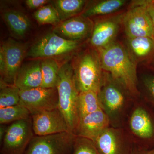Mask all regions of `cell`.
<instances>
[{
    "instance_id": "obj_1",
    "label": "cell",
    "mask_w": 154,
    "mask_h": 154,
    "mask_svg": "<svg viewBox=\"0 0 154 154\" xmlns=\"http://www.w3.org/2000/svg\"><path fill=\"white\" fill-rule=\"evenodd\" d=\"M98 50L102 69L124 86L135 99L140 98L136 63L127 50L113 42Z\"/></svg>"
},
{
    "instance_id": "obj_2",
    "label": "cell",
    "mask_w": 154,
    "mask_h": 154,
    "mask_svg": "<svg viewBox=\"0 0 154 154\" xmlns=\"http://www.w3.org/2000/svg\"><path fill=\"white\" fill-rule=\"evenodd\" d=\"M99 97L102 110L108 116L110 126L123 128L136 99L108 73L103 75Z\"/></svg>"
},
{
    "instance_id": "obj_3",
    "label": "cell",
    "mask_w": 154,
    "mask_h": 154,
    "mask_svg": "<svg viewBox=\"0 0 154 154\" xmlns=\"http://www.w3.org/2000/svg\"><path fill=\"white\" fill-rule=\"evenodd\" d=\"M123 128L133 144L139 148L151 149L154 143V119L143 99L135 100Z\"/></svg>"
},
{
    "instance_id": "obj_4",
    "label": "cell",
    "mask_w": 154,
    "mask_h": 154,
    "mask_svg": "<svg viewBox=\"0 0 154 154\" xmlns=\"http://www.w3.org/2000/svg\"><path fill=\"white\" fill-rule=\"evenodd\" d=\"M56 88L59 109L64 116L70 131L75 135L79 120L77 103L79 93L75 83L72 67L68 63L60 67Z\"/></svg>"
},
{
    "instance_id": "obj_5",
    "label": "cell",
    "mask_w": 154,
    "mask_h": 154,
    "mask_svg": "<svg viewBox=\"0 0 154 154\" xmlns=\"http://www.w3.org/2000/svg\"><path fill=\"white\" fill-rule=\"evenodd\" d=\"M72 68L79 93L94 91L99 94L102 87L103 75L99 54L90 51L84 53L78 58Z\"/></svg>"
},
{
    "instance_id": "obj_6",
    "label": "cell",
    "mask_w": 154,
    "mask_h": 154,
    "mask_svg": "<svg viewBox=\"0 0 154 154\" xmlns=\"http://www.w3.org/2000/svg\"><path fill=\"white\" fill-rule=\"evenodd\" d=\"M79 45L78 40L66 39L53 32L42 36L33 44L28 51L26 57L37 60L54 59L71 53Z\"/></svg>"
},
{
    "instance_id": "obj_7",
    "label": "cell",
    "mask_w": 154,
    "mask_h": 154,
    "mask_svg": "<svg viewBox=\"0 0 154 154\" xmlns=\"http://www.w3.org/2000/svg\"><path fill=\"white\" fill-rule=\"evenodd\" d=\"M76 137L70 132L35 135L24 154H72Z\"/></svg>"
},
{
    "instance_id": "obj_8",
    "label": "cell",
    "mask_w": 154,
    "mask_h": 154,
    "mask_svg": "<svg viewBox=\"0 0 154 154\" xmlns=\"http://www.w3.org/2000/svg\"><path fill=\"white\" fill-rule=\"evenodd\" d=\"M34 134L31 115L11 123L1 143V154H24Z\"/></svg>"
},
{
    "instance_id": "obj_9",
    "label": "cell",
    "mask_w": 154,
    "mask_h": 154,
    "mask_svg": "<svg viewBox=\"0 0 154 154\" xmlns=\"http://www.w3.org/2000/svg\"><path fill=\"white\" fill-rule=\"evenodd\" d=\"M19 104L26 107L31 115L58 108V96L55 88L39 87L19 92Z\"/></svg>"
},
{
    "instance_id": "obj_10",
    "label": "cell",
    "mask_w": 154,
    "mask_h": 154,
    "mask_svg": "<svg viewBox=\"0 0 154 154\" xmlns=\"http://www.w3.org/2000/svg\"><path fill=\"white\" fill-rule=\"evenodd\" d=\"M93 141L102 154H131L134 147L123 128L110 126Z\"/></svg>"
},
{
    "instance_id": "obj_11",
    "label": "cell",
    "mask_w": 154,
    "mask_h": 154,
    "mask_svg": "<svg viewBox=\"0 0 154 154\" xmlns=\"http://www.w3.org/2000/svg\"><path fill=\"white\" fill-rule=\"evenodd\" d=\"M123 23L128 38L147 37L154 40L152 23L143 1L128 10Z\"/></svg>"
},
{
    "instance_id": "obj_12",
    "label": "cell",
    "mask_w": 154,
    "mask_h": 154,
    "mask_svg": "<svg viewBox=\"0 0 154 154\" xmlns=\"http://www.w3.org/2000/svg\"><path fill=\"white\" fill-rule=\"evenodd\" d=\"M28 43L19 42L11 38L6 40L0 48L5 59L6 71L1 78V83L14 85L15 79L22 61L26 57L28 49Z\"/></svg>"
},
{
    "instance_id": "obj_13",
    "label": "cell",
    "mask_w": 154,
    "mask_h": 154,
    "mask_svg": "<svg viewBox=\"0 0 154 154\" xmlns=\"http://www.w3.org/2000/svg\"><path fill=\"white\" fill-rule=\"evenodd\" d=\"M31 115L33 131L35 136L70 132L65 118L58 108Z\"/></svg>"
},
{
    "instance_id": "obj_14",
    "label": "cell",
    "mask_w": 154,
    "mask_h": 154,
    "mask_svg": "<svg viewBox=\"0 0 154 154\" xmlns=\"http://www.w3.org/2000/svg\"><path fill=\"white\" fill-rule=\"evenodd\" d=\"M110 126L108 116L100 109L79 119L75 135L94 141Z\"/></svg>"
},
{
    "instance_id": "obj_15",
    "label": "cell",
    "mask_w": 154,
    "mask_h": 154,
    "mask_svg": "<svg viewBox=\"0 0 154 154\" xmlns=\"http://www.w3.org/2000/svg\"><path fill=\"white\" fill-rule=\"evenodd\" d=\"M41 60L30 62L22 66L15 79L14 85L20 91L42 87Z\"/></svg>"
},
{
    "instance_id": "obj_16",
    "label": "cell",
    "mask_w": 154,
    "mask_h": 154,
    "mask_svg": "<svg viewBox=\"0 0 154 154\" xmlns=\"http://www.w3.org/2000/svg\"><path fill=\"white\" fill-rule=\"evenodd\" d=\"M85 17H72L57 24L54 33L63 38L72 40L84 38L88 34L91 26Z\"/></svg>"
},
{
    "instance_id": "obj_17",
    "label": "cell",
    "mask_w": 154,
    "mask_h": 154,
    "mask_svg": "<svg viewBox=\"0 0 154 154\" xmlns=\"http://www.w3.org/2000/svg\"><path fill=\"white\" fill-rule=\"evenodd\" d=\"M117 22L112 19L97 22L94 26L91 43L97 49L104 48L113 42L118 30Z\"/></svg>"
},
{
    "instance_id": "obj_18",
    "label": "cell",
    "mask_w": 154,
    "mask_h": 154,
    "mask_svg": "<svg viewBox=\"0 0 154 154\" xmlns=\"http://www.w3.org/2000/svg\"><path fill=\"white\" fill-rule=\"evenodd\" d=\"M3 18L10 31L17 38L24 37L29 31L31 23L24 13L15 10H7L3 13Z\"/></svg>"
},
{
    "instance_id": "obj_19",
    "label": "cell",
    "mask_w": 154,
    "mask_h": 154,
    "mask_svg": "<svg viewBox=\"0 0 154 154\" xmlns=\"http://www.w3.org/2000/svg\"><path fill=\"white\" fill-rule=\"evenodd\" d=\"M102 109L99 94L94 91L80 92L77 103L79 119Z\"/></svg>"
},
{
    "instance_id": "obj_20",
    "label": "cell",
    "mask_w": 154,
    "mask_h": 154,
    "mask_svg": "<svg viewBox=\"0 0 154 154\" xmlns=\"http://www.w3.org/2000/svg\"><path fill=\"white\" fill-rule=\"evenodd\" d=\"M60 69V67L55 59H44L41 60L42 76L41 87L48 88H56Z\"/></svg>"
},
{
    "instance_id": "obj_21",
    "label": "cell",
    "mask_w": 154,
    "mask_h": 154,
    "mask_svg": "<svg viewBox=\"0 0 154 154\" xmlns=\"http://www.w3.org/2000/svg\"><path fill=\"white\" fill-rule=\"evenodd\" d=\"M130 49L132 55L143 59L154 52V40L147 37L128 38Z\"/></svg>"
},
{
    "instance_id": "obj_22",
    "label": "cell",
    "mask_w": 154,
    "mask_h": 154,
    "mask_svg": "<svg viewBox=\"0 0 154 154\" xmlns=\"http://www.w3.org/2000/svg\"><path fill=\"white\" fill-rule=\"evenodd\" d=\"M85 2L84 0H57L54 2V7L62 22L81 12Z\"/></svg>"
},
{
    "instance_id": "obj_23",
    "label": "cell",
    "mask_w": 154,
    "mask_h": 154,
    "mask_svg": "<svg viewBox=\"0 0 154 154\" xmlns=\"http://www.w3.org/2000/svg\"><path fill=\"white\" fill-rule=\"evenodd\" d=\"M30 116L31 114L28 109L20 104L0 108L1 125H6L27 119Z\"/></svg>"
},
{
    "instance_id": "obj_24",
    "label": "cell",
    "mask_w": 154,
    "mask_h": 154,
    "mask_svg": "<svg viewBox=\"0 0 154 154\" xmlns=\"http://www.w3.org/2000/svg\"><path fill=\"white\" fill-rule=\"evenodd\" d=\"M125 3L123 0H105L97 3L86 10L82 15L85 18L106 15L113 13L121 8Z\"/></svg>"
},
{
    "instance_id": "obj_25",
    "label": "cell",
    "mask_w": 154,
    "mask_h": 154,
    "mask_svg": "<svg viewBox=\"0 0 154 154\" xmlns=\"http://www.w3.org/2000/svg\"><path fill=\"white\" fill-rule=\"evenodd\" d=\"M20 90L14 85L1 86L0 108L19 105Z\"/></svg>"
},
{
    "instance_id": "obj_26",
    "label": "cell",
    "mask_w": 154,
    "mask_h": 154,
    "mask_svg": "<svg viewBox=\"0 0 154 154\" xmlns=\"http://www.w3.org/2000/svg\"><path fill=\"white\" fill-rule=\"evenodd\" d=\"M37 22L41 25L58 24L61 21L55 7L47 5L37 10L34 14Z\"/></svg>"
},
{
    "instance_id": "obj_27",
    "label": "cell",
    "mask_w": 154,
    "mask_h": 154,
    "mask_svg": "<svg viewBox=\"0 0 154 154\" xmlns=\"http://www.w3.org/2000/svg\"><path fill=\"white\" fill-rule=\"evenodd\" d=\"M72 154H102L91 140L76 137Z\"/></svg>"
},
{
    "instance_id": "obj_28",
    "label": "cell",
    "mask_w": 154,
    "mask_h": 154,
    "mask_svg": "<svg viewBox=\"0 0 154 154\" xmlns=\"http://www.w3.org/2000/svg\"><path fill=\"white\" fill-rule=\"evenodd\" d=\"M143 84L149 95L154 100V77H148L144 79Z\"/></svg>"
},
{
    "instance_id": "obj_29",
    "label": "cell",
    "mask_w": 154,
    "mask_h": 154,
    "mask_svg": "<svg viewBox=\"0 0 154 154\" xmlns=\"http://www.w3.org/2000/svg\"><path fill=\"white\" fill-rule=\"evenodd\" d=\"M47 0H27L25 2L26 5L31 9L40 8L49 2Z\"/></svg>"
},
{
    "instance_id": "obj_30",
    "label": "cell",
    "mask_w": 154,
    "mask_h": 154,
    "mask_svg": "<svg viewBox=\"0 0 154 154\" xmlns=\"http://www.w3.org/2000/svg\"><path fill=\"white\" fill-rule=\"evenodd\" d=\"M143 2L151 19L154 32V1H143Z\"/></svg>"
},
{
    "instance_id": "obj_31",
    "label": "cell",
    "mask_w": 154,
    "mask_h": 154,
    "mask_svg": "<svg viewBox=\"0 0 154 154\" xmlns=\"http://www.w3.org/2000/svg\"><path fill=\"white\" fill-rule=\"evenodd\" d=\"M6 65L5 56L2 51L0 49V71L2 77L4 76L6 71Z\"/></svg>"
},
{
    "instance_id": "obj_32",
    "label": "cell",
    "mask_w": 154,
    "mask_h": 154,
    "mask_svg": "<svg viewBox=\"0 0 154 154\" xmlns=\"http://www.w3.org/2000/svg\"><path fill=\"white\" fill-rule=\"evenodd\" d=\"M131 154H154V148L149 149H144L134 146Z\"/></svg>"
},
{
    "instance_id": "obj_33",
    "label": "cell",
    "mask_w": 154,
    "mask_h": 154,
    "mask_svg": "<svg viewBox=\"0 0 154 154\" xmlns=\"http://www.w3.org/2000/svg\"><path fill=\"white\" fill-rule=\"evenodd\" d=\"M8 126H6V125H1L0 126V141L1 143L2 141Z\"/></svg>"
}]
</instances>
